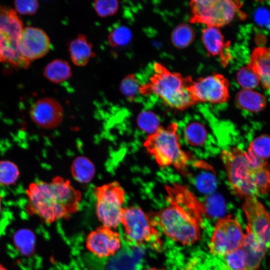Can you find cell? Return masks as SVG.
<instances>
[{
    "label": "cell",
    "mask_w": 270,
    "mask_h": 270,
    "mask_svg": "<svg viewBox=\"0 0 270 270\" xmlns=\"http://www.w3.org/2000/svg\"><path fill=\"white\" fill-rule=\"evenodd\" d=\"M232 191L240 198L258 197L270 192V164L238 147L221 154Z\"/></svg>",
    "instance_id": "2"
},
{
    "label": "cell",
    "mask_w": 270,
    "mask_h": 270,
    "mask_svg": "<svg viewBox=\"0 0 270 270\" xmlns=\"http://www.w3.org/2000/svg\"><path fill=\"white\" fill-rule=\"evenodd\" d=\"M170 205L156 214V223L164 234L172 240L184 245L194 244L200 239V227L194 212L196 201L184 186L176 184L168 187Z\"/></svg>",
    "instance_id": "3"
},
{
    "label": "cell",
    "mask_w": 270,
    "mask_h": 270,
    "mask_svg": "<svg viewBox=\"0 0 270 270\" xmlns=\"http://www.w3.org/2000/svg\"><path fill=\"white\" fill-rule=\"evenodd\" d=\"M247 65L258 76L262 88L270 92V46L255 48Z\"/></svg>",
    "instance_id": "17"
},
{
    "label": "cell",
    "mask_w": 270,
    "mask_h": 270,
    "mask_svg": "<svg viewBox=\"0 0 270 270\" xmlns=\"http://www.w3.org/2000/svg\"><path fill=\"white\" fill-rule=\"evenodd\" d=\"M146 270H162L156 268H150Z\"/></svg>",
    "instance_id": "35"
},
{
    "label": "cell",
    "mask_w": 270,
    "mask_h": 270,
    "mask_svg": "<svg viewBox=\"0 0 270 270\" xmlns=\"http://www.w3.org/2000/svg\"><path fill=\"white\" fill-rule=\"evenodd\" d=\"M86 244L88 251L96 256L108 258L120 248V236L113 229L102 225L89 233Z\"/></svg>",
    "instance_id": "12"
},
{
    "label": "cell",
    "mask_w": 270,
    "mask_h": 270,
    "mask_svg": "<svg viewBox=\"0 0 270 270\" xmlns=\"http://www.w3.org/2000/svg\"><path fill=\"white\" fill-rule=\"evenodd\" d=\"M154 70L149 82L140 86V92L144 95L155 94L165 104L179 110L196 104L188 90L194 80L191 76H183L159 62L154 64Z\"/></svg>",
    "instance_id": "4"
},
{
    "label": "cell",
    "mask_w": 270,
    "mask_h": 270,
    "mask_svg": "<svg viewBox=\"0 0 270 270\" xmlns=\"http://www.w3.org/2000/svg\"><path fill=\"white\" fill-rule=\"evenodd\" d=\"M14 6L16 12H18L22 14L32 15L37 11L39 4L37 0H16L14 2Z\"/></svg>",
    "instance_id": "33"
},
{
    "label": "cell",
    "mask_w": 270,
    "mask_h": 270,
    "mask_svg": "<svg viewBox=\"0 0 270 270\" xmlns=\"http://www.w3.org/2000/svg\"><path fill=\"white\" fill-rule=\"evenodd\" d=\"M0 270H8L6 268L0 264Z\"/></svg>",
    "instance_id": "34"
},
{
    "label": "cell",
    "mask_w": 270,
    "mask_h": 270,
    "mask_svg": "<svg viewBox=\"0 0 270 270\" xmlns=\"http://www.w3.org/2000/svg\"><path fill=\"white\" fill-rule=\"evenodd\" d=\"M234 102L239 108L252 113L263 110L267 105L264 96L254 90H240L236 95Z\"/></svg>",
    "instance_id": "18"
},
{
    "label": "cell",
    "mask_w": 270,
    "mask_h": 270,
    "mask_svg": "<svg viewBox=\"0 0 270 270\" xmlns=\"http://www.w3.org/2000/svg\"><path fill=\"white\" fill-rule=\"evenodd\" d=\"M242 6L238 0H194L190 3V22L219 28L230 24L242 13Z\"/></svg>",
    "instance_id": "6"
},
{
    "label": "cell",
    "mask_w": 270,
    "mask_h": 270,
    "mask_svg": "<svg viewBox=\"0 0 270 270\" xmlns=\"http://www.w3.org/2000/svg\"><path fill=\"white\" fill-rule=\"evenodd\" d=\"M188 90L196 104L202 102L221 104L230 98L228 81L220 74L193 80Z\"/></svg>",
    "instance_id": "11"
},
{
    "label": "cell",
    "mask_w": 270,
    "mask_h": 270,
    "mask_svg": "<svg viewBox=\"0 0 270 270\" xmlns=\"http://www.w3.org/2000/svg\"><path fill=\"white\" fill-rule=\"evenodd\" d=\"M14 242L16 248L25 256L30 255L34 250L35 236L28 230L22 229L14 236Z\"/></svg>",
    "instance_id": "25"
},
{
    "label": "cell",
    "mask_w": 270,
    "mask_h": 270,
    "mask_svg": "<svg viewBox=\"0 0 270 270\" xmlns=\"http://www.w3.org/2000/svg\"><path fill=\"white\" fill-rule=\"evenodd\" d=\"M138 82L134 74L126 76L120 84L122 93L129 98H133L140 90Z\"/></svg>",
    "instance_id": "32"
},
{
    "label": "cell",
    "mask_w": 270,
    "mask_h": 270,
    "mask_svg": "<svg viewBox=\"0 0 270 270\" xmlns=\"http://www.w3.org/2000/svg\"><path fill=\"white\" fill-rule=\"evenodd\" d=\"M26 192V212L48 224L69 218L78 210L82 198L81 192L60 176L54 178L50 182H32Z\"/></svg>",
    "instance_id": "1"
},
{
    "label": "cell",
    "mask_w": 270,
    "mask_h": 270,
    "mask_svg": "<svg viewBox=\"0 0 270 270\" xmlns=\"http://www.w3.org/2000/svg\"><path fill=\"white\" fill-rule=\"evenodd\" d=\"M178 129L176 122L159 126L147 137L144 146L160 166H172L184 174L190 157L181 147Z\"/></svg>",
    "instance_id": "5"
},
{
    "label": "cell",
    "mask_w": 270,
    "mask_h": 270,
    "mask_svg": "<svg viewBox=\"0 0 270 270\" xmlns=\"http://www.w3.org/2000/svg\"><path fill=\"white\" fill-rule=\"evenodd\" d=\"M120 223L124 226L127 241L132 245H150L156 249L160 247L161 242L154 222L141 208H124Z\"/></svg>",
    "instance_id": "7"
},
{
    "label": "cell",
    "mask_w": 270,
    "mask_h": 270,
    "mask_svg": "<svg viewBox=\"0 0 270 270\" xmlns=\"http://www.w3.org/2000/svg\"><path fill=\"white\" fill-rule=\"evenodd\" d=\"M222 258L224 270H250L248 264L246 252L242 247L226 254Z\"/></svg>",
    "instance_id": "23"
},
{
    "label": "cell",
    "mask_w": 270,
    "mask_h": 270,
    "mask_svg": "<svg viewBox=\"0 0 270 270\" xmlns=\"http://www.w3.org/2000/svg\"><path fill=\"white\" fill-rule=\"evenodd\" d=\"M202 41L209 55L218 56L221 64L226 66L232 56L228 50L230 43L226 42L219 28L206 27L202 30Z\"/></svg>",
    "instance_id": "16"
},
{
    "label": "cell",
    "mask_w": 270,
    "mask_h": 270,
    "mask_svg": "<svg viewBox=\"0 0 270 270\" xmlns=\"http://www.w3.org/2000/svg\"><path fill=\"white\" fill-rule=\"evenodd\" d=\"M23 28L22 22L14 10L0 6V52L18 48V40Z\"/></svg>",
    "instance_id": "15"
},
{
    "label": "cell",
    "mask_w": 270,
    "mask_h": 270,
    "mask_svg": "<svg viewBox=\"0 0 270 270\" xmlns=\"http://www.w3.org/2000/svg\"><path fill=\"white\" fill-rule=\"evenodd\" d=\"M245 234L237 220L230 217L218 220L216 224L209 244L210 253L222 257L242 247Z\"/></svg>",
    "instance_id": "9"
},
{
    "label": "cell",
    "mask_w": 270,
    "mask_h": 270,
    "mask_svg": "<svg viewBox=\"0 0 270 270\" xmlns=\"http://www.w3.org/2000/svg\"><path fill=\"white\" fill-rule=\"evenodd\" d=\"M242 210L247 220L246 233L254 241L270 248V215L258 197L244 198Z\"/></svg>",
    "instance_id": "10"
},
{
    "label": "cell",
    "mask_w": 270,
    "mask_h": 270,
    "mask_svg": "<svg viewBox=\"0 0 270 270\" xmlns=\"http://www.w3.org/2000/svg\"><path fill=\"white\" fill-rule=\"evenodd\" d=\"M50 40L42 29L24 28L18 40V46L23 57L29 62L44 56L50 48Z\"/></svg>",
    "instance_id": "13"
},
{
    "label": "cell",
    "mask_w": 270,
    "mask_h": 270,
    "mask_svg": "<svg viewBox=\"0 0 270 270\" xmlns=\"http://www.w3.org/2000/svg\"><path fill=\"white\" fill-rule=\"evenodd\" d=\"M185 138L188 142L192 146H198L204 143L206 132L200 124L194 122L188 125L184 130Z\"/></svg>",
    "instance_id": "28"
},
{
    "label": "cell",
    "mask_w": 270,
    "mask_h": 270,
    "mask_svg": "<svg viewBox=\"0 0 270 270\" xmlns=\"http://www.w3.org/2000/svg\"><path fill=\"white\" fill-rule=\"evenodd\" d=\"M20 176L17 166L10 160L0 161V184L10 186L14 184Z\"/></svg>",
    "instance_id": "27"
},
{
    "label": "cell",
    "mask_w": 270,
    "mask_h": 270,
    "mask_svg": "<svg viewBox=\"0 0 270 270\" xmlns=\"http://www.w3.org/2000/svg\"><path fill=\"white\" fill-rule=\"evenodd\" d=\"M68 49L72 62L78 66L86 65L94 56L91 43L82 34L70 42Z\"/></svg>",
    "instance_id": "19"
},
{
    "label": "cell",
    "mask_w": 270,
    "mask_h": 270,
    "mask_svg": "<svg viewBox=\"0 0 270 270\" xmlns=\"http://www.w3.org/2000/svg\"><path fill=\"white\" fill-rule=\"evenodd\" d=\"M32 121L38 126L46 130L58 126L64 118L62 105L56 100L44 97L34 102L30 109Z\"/></svg>",
    "instance_id": "14"
},
{
    "label": "cell",
    "mask_w": 270,
    "mask_h": 270,
    "mask_svg": "<svg viewBox=\"0 0 270 270\" xmlns=\"http://www.w3.org/2000/svg\"><path fill=\"white\" fill-rule=\"evenodd\" d=\"M93 6L98 16L104 18L112 16L117 12L119 2L113 0H96L93 3Z\"/></svg>",
    "instance_id": "30"
},
{
    "label": "cell",
    "mask_w": 270,
    "mask_h": 270,
    "mask_svg": "<svg viewBox=\"0 0 270 270\" xmlns=\"http://www.w3.org/2000/svg\"><path fill=\"white\" fill-rule=\"evenodd\" d=\"M2 204V197L0 195V211H1V204Z\"/></svg>",
    "instance_id": "36"
},
{
    "label": "cell",
    "mask_w": 270,
    "mask_h": 270,
    "mask_svg": "<svg viewBox=\"0 0 270 270\" xmlns=\"http://www.w3.org/2000/svg\"><path fill=\"white\" fill-rule=\"evenodd\" d=\"M132 38V33L129 28L120 26L114 28L110 34L108 40L112 47H118L128 44Z\"/></svg>",
    "instance_id": "29"
},
{
    "label": "cell",
    "mask_w": 270,
    "mask_h": 270,
    "mask_svg": "<svg viewBox=\"0 0 270 270\" xmlns=\"http://www.w3.org/2000/svg\"><path fill=\"white\" fill-rule=\"evenodd\" d=\"M137 122L141 129L150 132V134L154 132L159 127L156 116L151 112H141L138 116Z\"/></svg>",
    "instance_id": "31"
},
{
    "label": "cell",
    "mask_w": 270,
    "mask_h": 270,
    "mask_svg": "<svg viewBox=\"0 0 270 270\" xmlns=\"http://www.w3.org/2000/svg\"><path fill=\"white\" fill-rule=\"evenodd\" d=\"M194 38L195 33L192 28L188 24H182L177 26L172 30L171 40L174 47L181 49L192 44Z\"/></svg>",
    "instance_id": "22"
},
{
    "label": "cell",
    "mask_w": 270,
    "mask_h": 270,
    "mask_svg": "<svg viewBox=\"0 0 270 270\" xmlns=\"http://www.w3.org/2000/svg\"><path fill=\"white\" fill-rule=\"evenodd\" d=\"M246 152L264 161L270 158V136L262 134L253 140Z\"/></svg>",
    "instance_id": "24"
},
{
    "label": "cell",
    "mask_w": 270,
    "mask_h": 270,
    "mask_svg": "<svg viewBox=\"0 0 270 270\" xmlns=\"http://www.w3.org/2000/svg\"><path fill=\"white\" fill-rule=\"evenodd\" d=\"M72 176L82 183L90 182L95 174V167L92 162L83 156L77 157L73 161L70 168Z\"/></svg>",
    "instance_id": "21"
},
{
    "label": "cell",
    "mask_w": 270,
    "mask_h": 270,
    "mask_svg": "<svg viewBox=\"0 0 270 270\" xmlns=\"http://www.w3.org/2000/svg\"><path fill=\"white\" fill-rule=\"evenodd\" d=\"M44 74L52 82L60 84L71 77L72 70L66 60L56 59L52 61L46 66Z\"/></svg>",
    "instance_id": "20"
},
{
    "label": "cell",
    "mask_w": 270,
    "mask_h": 270,
    "mask_svg": "<svg viewBox=\"0 0 270 270\" xmlns=\"http://www.w3.org/2000/svg\"><path fill=\"white\" fill-rule=\"evenodd\" d=\"M96 200V214L102 225L116 229L120 222L124 208L125 192L117 182L97 187L94 190Z\"/></svg>",
    "instance_id": "8"
},
{
    "label": "cell",
    "mask_w": 270,
    "mask_h": 270,
    "mask_svg": "<svg viewBox=\"0 0 270 270\" xmlns=\"http://www.w3.org/2000/svg\"><path fill=\"white\" fill-rule=\"evenodd\" d=\"M236 80L242 89L254 90L260 83L258 76L248 65L238 70L236 74Z\"/></svg>",
    "instance_id": "26"
}]
</instances>
